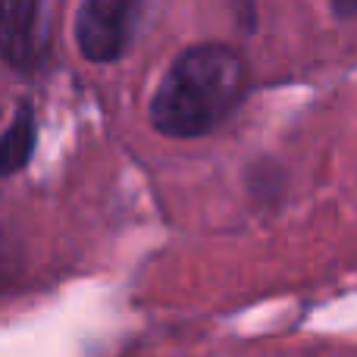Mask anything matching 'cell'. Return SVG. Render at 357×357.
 Here are the masks:
<instances>
[{"mask_svg":"<svg viewBox=\"0 0 357 357\" xmlns=\"http://www.w3.org/2000/svg\"><path fill=\"white\" fill-rule=\"evenodd\" d=\"M248 91L245 56L229 44H195L163 73L151 98V123L167 138L210 135Z\"/></svg>","mask_w":357,"mask_h":357,"instance_id":"obj_1","label":"cell"},{"mask_svg":"<svg viewBox=\"0 0 357 357\" xmlns=\"http://www.w3.org/2000/svg\"><path fill=\"white\" fill-rule=\"evenodd\" d=\"M142 0H82L75 44L91 63H113L132 44Z\"/></svg>","mask_w":357,"mask_h":357,"instance_id":"obj_2","label":"cell"},{"mask_svg":"<svg viewBox=\"0 0 357 357\" xmlns=\"http://www.w3.org/2000/svg\"><path fill=\"white\" fill-rule=\"evenodd\" d=\"M41 50V0H0V56L13 69H35Z\"/></svg>","mask_w":357,"mask_h":357,"instance_id":"obj_3","label":"cell"},{"mask_svg":"<svg viewBox=\"0 0 357 357\" xmlns=\"http://www.w3.org/2000/svg\"><path fill=\"white\" fill-rule=\"evenodd\" d=\"M35 151V110L29 100H19L10 129L0 135V176H13L31 160Z\"/></svg>","mask_w":357,"mask_h":357,"instance_id":"obj_4","label":"cell"},{"mask_svg":"<svg viewBox=\"0 0 357 357\" xmlns=\"http://www.w3.org/2000/svg\"><path fill=\"white\" fill-rule=\"evenodd\" d=\"M19 276V248L0 222V291Z\"/></svg>","mask_w":357,"mask_h":357,"instance_id":"obj_5","label":"cell"},{"mask_svg":"<svg viewBox=\"0 0 357 357\" xmlns=\"http://www.w3.org/2000/svg\"><path fill=\"white\" fill-rule=\"evenodd\" d=\"M339 19H354L357 16V0H329Z\"/></svg>","mask_w":357,"mask_h":357,"instance_id":"obj_6","label":"cell"}]
</instances>
